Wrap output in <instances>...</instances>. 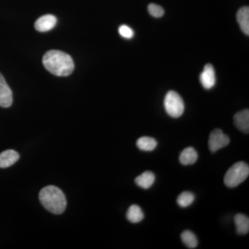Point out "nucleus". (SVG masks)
<instances>
[{"mask_svg":"<svg viewBox=\"0 0 249 249\" xmlns=\"http://www.w3.org/2000/svg\"><path fill=\"white\" fill-rule=\"evenodd\" d=\"M196 196L191 192H183L178 198V206L182 208H186L191 206L195 201Z\"/></svg>","mask_w":249,"mask_h":249,"instance_id":"18","label":"nucleus"},{"mask_svg":"<svg viewBox=\"0 0 249 249\" xmlns=\"http://www.w3.org/2000/svg\"><path fill=\"white\" fill-rule=\"evenodd\" d=\"M215 72L214 67L211 64L205 65L204 71L200 75L201 85L206 89H210L215 84Z\"/></svg>","mask_w":249,"mask_h":249,"instance_id":"7","label":"nucleus"},{"mask_svg":"<svg viewBox=\"0 0 249 249\" xmlns=\"http://www.w3.org/2000/svg\"><path fill=\"white\" fill-rule=\"evenodd\" d=\"M13 103V93L4 76L0 73V107H9Z\"/></svg>","mask_w":249,"mask_h":249,"instance_id":"6","label":"nucleus"},{"mask_svg":"<svg viewBox=\"0 0 249 249\" xmlns=\"http://www.w3.org/2000/svg\"><path fill=\"white\" fill-rule=\"evenodd\" d=\"M197 152L193 147H188L184 149L179 156L181 164L188 165L196 163L197 160Z\"/></svg>","mask_w":249,"mask_h":249,"instance_id":"13","label":"nucleus"},{"mask_svg":"<svg viewBox=\"0 0 249 249\" xmlns=\"http://www.w3.org/2000/svg\"><path fill=\"white\" fill-rule=\"evenodd\" d=\"M126 217L129 222L136 224V223L140 222L144 218V214L142 209L139 206L132 205L127 211Z\"/></svg>","mask_w":249,"mask_h":249,"instance_id":"15","label":"nucleus"},{"mask_svg":"<svg viewBox=\"0 0 249 249\" xmlns=\"http://www.w3.org/2000/svg\"><path fill=\"white\" fill-rule=\"evenodd\" d=\"M165 111L168 115L173 118H178L184 111V103L178 93L175 91L167 93L164 100Z\"/></svg>","mask_w":249,"mask_h":249,"instance_id":"4","label":"nucleus"},{"mask_svg":"<svg viewBox=\"0 0 249 249\" xmlns=\"http://www.w3.org/2000/svg\"><path fill=\"white\" fill-rule=\"evenodd\" d=\"M19 155L13 150H7L0 154V168H6L11 166L19 160Z\"/></svg>","mask_w":249,"mask_h":249,"instance_id":"10","label":"nucleus"},{"mask_svg":"<svg viewBox=\"0 0 249 249\" xmlns=\"http://www.w3.org/2000/svg\"><path fill=\"white\" fill-rule=\"evenodd\" d=\"M155 176L152 172L146 171L135 178V183L141 188L147 189L153 185Z\"/></svg>","mask_w":249,"mask_h":249,"instance_id":"14","label":"nucleus"},{"mask_svg":"<svg viewBox=\"0 0 249 249\" xmlns=\"http://www.w3.org/2000/svg\"><path fill=\"white\" fill-rule=\"evenodd\" d=\"M149 14L155 18H160L164 15V10L160 5L150 4L147 7Z\"/></svg>","mask_w":249,"mask_h":249,"instance_id":"19","label":"nucleus"},{"mask_svg":"<svg viewBox=\"0 0 249 249\" xmlns=\"http://www.w3.org/2000/svg\"><path fill=\"white\" fill-rule=\"evenodd\" d=\"M234 123L236 127L246 134L249 132V109L239 111L234 116Z\"/></svg>","mask_w":249,"mask_h":249,"instance_id":"9","label":"nucleus"},{"mask_svg":"<svg viewBox=\"0 0 249 249\" xmlns=\"http://www.w3.org/2000/svg\"><path fill=\"white\" fill-rule=\"evenodd\" d=\"M47 71L57 76H67L74 70V63L71 57L60 51H49L42 59Z\"/></svg>","mask_w":249,"mask_h":249,"instance_id":"1","label":"nucleus"},{"mask_svg":"<svg viewBox=\"0 0 249 249\" xmlns=\"http://www.w3.org/2000/svg\"><path fill=\"white\" fill-rule=\"evenodd\" d=\"M137 145L142 151L150 152L155 150L157 142L155 139L151 137H143L137 141Z\"/></svg>","mask_w":249,"mask_h":249,"instance_id":"16","label":"nucleus"},{"mask_svg":"<svg viewBox=\"0 0 249 249\" xmlns=\"http://www.w3.org/2000/svg\"><path fill=\"white\" fill-rule=\"evenodd\" d=\"M249 175V165L245 162H237L232 165L226 173L224 183L229 188H235L247 179Z\"/></svg>","mask_w":249,"mask_h":249,"instance_id":"3","label":"nucleus"},{"mask_svg":"<svg viewBox=\"0 0 249 249\" xmlns=\"http://www.w3.org/2000/svg\"><path fill=\"white\" fill-rule=\"evenodd\" d=\"M230 142L229 136L224 134L222 129H215L210 134L209 146L212 152L217 151L227 146Z\"/></svg>","mask_w":249,"mask_h":249,"instance_id":"5","label":"nucleus"},{"mask_svg":"<svg viewBox=\"0 0 249 249\" xmlns=\"http://www.w3.org/2000/svg\"><path fill=\"white\" fill-rule=\"evenodd\" d=\"M237 232L240 235H246L249 231V219L245 214L238 213L234 218Z\"/></svg>","mask_w":249,"mask_h":249,"instance_id":"12","label":"nucleus"},{"mask_svg":"<svg viewBox=\"0 0 249 249\" xmlns=\"http://www.w3.org/2000/svg\"><path fill=\"white\" fill-rule=\"evenodd\" d=\"M39 199L42 206L52 213L62 214L66 209V197L58 187L48 186L42 188L39 194Z\"/></svg>","mask_w":249,"mask_h":249,"instance_id":"2","label":"nucleus"},{"mask_svg":"<svg viewBox=\"0 0 249 249\" xmlns=\"http://www.w3.org/2000/svg\"><path fill=\"white\" fill-rule=\"evenodd\" d=\"M237 20L241 30L244 34L249 36V6H244L237 11Z\"/></svg>","mask_w":249,"mask_h":249,"instance_id":"11","label":"nucleus"},{"mask_svg":"<svg viewBox=\"0 0 249 249\" xmlns=\"http://www.w3.org/2000/svg\"><path fill=\"white\" fill-rule=\"evenodd\" d=\"M120 35L124 38L130 39L134 36V31L127 25H121L119 29Z\"/></svg>","mask_w":249,"mask_h":249,"instance_id":"20","label":"nucleus"},{"mask_svg":"<svg viewBox=\"0 0 249 249\" xmlns=\"http://www.w3.org/2000/svg\"><path fill=\"white\" fill-rule=\"evenodd\" d=\"M56 23L57 18L53 15H45L37 19L35 23V28L40 32H47L53 29Z\"/></svg>","mask_w":249,"mask_h":249,"instance_id":"8","label":"nucleus"},{"mask_svg":"<svg viewBox=\"0 0 249 249\" xmlns=\"http://www.w3.org/2000/svg\"><path fill=\"white\" fill-rule=\"evenodd\" d=\"M183 243L189 249H196L198 245L196 235L190 231H185L181 235Z\"/></svg>","mask_w":249,"mask_h":249,"instance_id":"17","label":"nucleus"}]
</instances>
